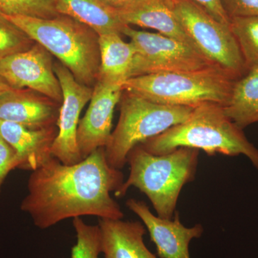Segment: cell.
<instances>
[{"label": "cell", "instance_id": "obj_1", "mask_svg": "<svg viewBox=\"0 0 258 258\" xmlns=\"http://www.w3.org/2000/svg\"><path fill=\"white\" fill-rule=\"evenodd\" d=\"M123 182V173L108 164L105 147L72 165L52 157L32 171L20 209L41 230L83 216L122 220L123 212L111 194Z\"/></svg>", "mask_w": 258, "mask_h": 258}, {"label": "cell", "instance_id": "obj_2", "mask_svg": "<svg viewBox=\"0 0 258 258\" xmlns=\"http://www.w3.org/2000/svg\"><path fill=\"white\" fill-rule=\"evenodd\" d=\"M139 145L156 155L180 147L203 150L209 156L244 155L258 170V149L244 135L243 129L225 114L223 107L215 103L196 107L184 122Z\"/></svg>", "mask_w": 258, "mask_h": 258}, {"label": "cell", "instance_id": "obj_3", "mask_svg": "<svg viewBox=\"0 0 258 258\" xmlns=\"http://www.w3.org/2000/svg\"><path fill=\"white\" fill-rule=\"evenodd\" d=\"M199 153L198 149L180 147L156 155L137 146L127 157L130 169L128 179L115 196L123 198L129 188L134 186L150 200L158 217L171 220L181 189L195 179Z\"/></svg>", "mask_w": 258, "mask_h": 258}, {"label": "cell", "instance_id": "obj_4", "mask_svg": "<svg viewBox=\"0 0 258 258\" xmlns=\"http://www.w3.org/2000/svg\"><path fill=\"white\" fill-rule=\"evenodd\" d=\"M5 17L55 55L79 82L88 86L96 84L100 49L98 35L92 29L64 15L50 19Z\"/></svg>", "mask_w": 258, "mask_h": 258}, {"label": "cell", "instance_id": "obj_5", "mask_svg": "<svg viewBox=\"0 0 258 258\" xmlns=\"http://www.w3.org/2000/svg\"><path fill=\"white\" fill-rule=\"evenodd\" d=\"M236 81L222 70L210 67L137 76L125 81L122 88L126 92L169 106L196 108L215 103L224 106Z\"/></svg>", "mask_w": 258, "mask_h": 258}, {"label": "cell", "instance_id": "obj_6", "mask_svg": "<svg viewBox=\"0 0 258 258\" xmlns=\"http://www.w3.org/2000/svg\"><path fill=\"white\" fill-rule=\"evenodd\" d=\"M120 101L119 119L105 147L108 164L119 170L134 147L182 123L195 108L161 104L124 91Z\"/></svg>", "mask_w": 258, "mask_h": 258}, {"label": "cell", "instance_id": "obj_7", "mask_svg": "<svg viewBox=\"0 0 258 258\" xmlns=\"http://www.w3.org/2000/svg\"><path fill=\"white\" fill-rule=\"evenodd\" d=\"M180 25L197 50L215 67L238 80L248 69L230 26L191 0H171Z\"/></svg>", "mask_w": 258, "mask_h": 258}, {"label": "cell", "instance_id": "obj_8", "mask_svg": "<svg viewBox=\"0 0 258 258\" xmlns=\"http://www.w3.org/2000/svg\"><path fill=\"white\" fill-rule=\"evenodd\" d=\"M121 34L130 39L135 49L129 79L158 73L215 67L192 47L159 32L142 31L125 25Z\"/></svg>", "mask_w": 258, "mask_h": 258}, {"label": "cell", "instance_id": "obj_9", "mask_svg": "<svg viewBox=\"0 0 258 258\" xmlns=\"http://www.w3.org/2000/svg\"><path fill=\"white\" fill-rule=\"evenodd\" d=\"M54 71L62 89V101L57 121L58 131L51 154L63 164L72 165L83 160L78 146V128L80 115L91 101L93 88L79 82L62 63L54 64Z\"/></svg>", "mask_w": 258, "mask_h": 258}, {"label": "cell", "instance_id": "obj_10", "mask_svg": "<svg viewBox=\"0 0 258 258\" xmlns=\"http://www.w3.org/2000/svg\"><path fill=\"white\" fill-rule=\"evenodd\" d=\"M0 74L15 89L28 88L62 103V89L50 52L40 44L0 61Z\"/></svg>", "mask_w": 258, "mask_h": 258}, {"label": "cell", "instance_id": "obj_11", "mask_svg": "<svg viewBox=\"0 0 258 258\" xmlns=\"http://www.w3.org/2000/svg\"><path fill=\"white\" fill-rule=\"evenodd\" d=\"M121 85L97 81L87 111L80 120L78 146L83 159L98 148L106 147L111 135L113 112L120 101Z\"/></svg>", "mask_w": 258, "mask_h": 258}, {"label": "cell", "instance_id": "obj_12", "mask_svg": "<svg viewBox=\"0 0 258 258\" xmlns=\"http://www.w3.org/2000/svg\"><path fill=\"white\" fill-rule=\"evenodd\" d=\"M125 205L142 220L151 240L155 244L159 257L191 258L190 242L203 235L204 228L201 224L185 227L180 220L179 212H175L171 220L161 218L150 211L147 203L136 199H129Z\"/></svg>", "mask_w": 258, "mask_h": 258}, {"label": "cell", "instance_id": "obj_13", "mask_svg": "<svg viewBox=\"0 0 258 258\" xmlns=\"http://www.w3.org/2000/svg\"><path fill=\"white\" fill-rule=\"evenodd\" d=\"M57 132L54 127L32 129L0 120V137L16 154L18 168L33 171L52 157L51 148Z\"/></svg>", "mask_w": 258, "mask_h": 258}, {"label": "cell", "instance_id": "obj_14", "mask_svg": "<svg viewBox=\"0 0 258 258\" xmlns=\"http://www.w3.org/2000/svg\"><path fill=\"white\" fill-rule=\"evenodd\" d=\"M116 10L125 25L154 29L198 51L180 25L171 0H135Z\"/></svg>", "mask_w": 258, "mask_h": 258}, {"label": "cell", "instance_id": "obj_15", "mask_svg": "<svg viewBox=\"0 0 258 258\" xmlns=\"http://www.w3.org/2000/svg\"><path fill=\"white\" fill-rule=\"evenodd\" d=\"M55 105L23 89L0 95V120L13 122L32 129L54 127L58 116Z\"/></svg>", "mask_w": 258, "mask_h": 258}, {"label": "cell", "instance_id": "obj_16", "mask_svg": "<svg viewBox=\"0 0 258 258\" xmlns=\"http://www.w3.org/2000/svg\"><path fill=\"white\" fill-rule=\"evenodd\" d=\"M104 258H157L147 248V228L140 222L99 219Z\"/></svg>", "mask_w": 258, "mask_h": 258}, {"label": "cell", "instance_id": "obj_17", "mask_svg": "<svg viewBox=\"0 0 258 258\" xmlns=\"http://www.w3.org/2000/svg\"><path fill=\"white\" fill-rule=\"evenodd\" d=\"M100 68L97 81L121 85L130 78L135 49L116 32L98 35Z\"/></svg>", "mask_w": 258, "mask_h": 258}, {"label": "cell", "instance_id": "obj_18", "mask_svg": "<svg viewBox=\"0 0 258 258\" xmlns=\"http://www.w3.org/2000/svg\"><path fill=\"white\" fill-rule=\"evenodd\" d=\"M60 15H67L89 27L98 35L116 32L121 34L125 26L116 8L104 0H55Z\"/></svg>", "mask_w": 258, "mask_h": 258}, {"label": "cell", "instance_id": "obj_19", "mask_svg": "<svg viewBox=\"0 0 258 258\" xmlns=\"http://www.w3.org/2000/svg\"><path fill=\"white\" fill-rule=\"evenodd\" d=\"M222 107L240 128L258 123V67L251 68L235 81L228 101Z\"/></svg>", "mask_w": 258, "mask_h": 258}, {"label": "cell", "instance_id": "obj_20", "mask_svg": "<svg viewBox=\"0 0 258 258\" xmlns=\"http://www.w3.org/2000/svg\"><path fill=\"white\" fill-rule=\"evenodd\" d=\"M230 28L247 69L258 67V17L231 18Z\"/></svg>", "mask_w": 258, "mask_h": 258}, {"label": "cell", "instance_id": "obj_21", "mask_svg": "<svg viewBox=\"0 0 258 258\" xmlns=\"http://www.w3.org/2000/svg\"><path fill=\"white\" fill-rule=\"evenodd\" d=\"M0 13L8 16L43 19L60 15L55 0H0Z\"/></svg>", "mask_w": 258, "mask_h": 258}, {"label": "cell", "instance_id": "obj_22", "mask_svg": "<svg viewBox=\"0 0 258 258\" xmlns=\"http://www.w3.org/2000/svg\"><path fill=\"white\" fill-rule=\"evenodd\" d=\"M77 241L72 248V258H100L101 237L99 226L91 225L81 217L73 220Z\"/></svg>", "mask_w": 258, "mask_h": 258}, {"label": "cell", "instance_id": "obj_23", "mask_svg": "<svg viewBox=\"0 0 258 258\" xmlns=\"http://www.w3.org/2000/svg\"><path fill=\"white\" fill-rule=\"evenodd\" d=\"M35 42L0 13V61L30 49Z\"/></svg>", "mask_w": 258, "mask_h": 258}, {"label": "cell", "instance_id": "obj_24", "mask_svg": "<svg viewBox=\"0 0 258 258\" xmlns=\"http://www.w3.org/2000/svg\"><path fill=\"white\" fill-rule=\"evenodd\" d=\"M221 3L230 20L258 17V0H221Z\"/></svg>", "mask_w": 258, "mask_h": 258}, {"label": "cell", "instance_id": "obj_25", "mask_svg": "<svg viewBox=\"0 0 258 258\" xmlns=\"http://www.w3.org/2000/svg\"><path fill=\"white\" fill-rule=\"evenodd\" d=\"M17 168L18 160L15 151L0 137V193L7 176Z\"/></svg>", "mask_w": 258, "mask_h": 258}, {"label": "cell", "instance_id": "obj_26", "mask_svg": "<svg viewBox=\"0 0 258 258\" xmlns=\"http://www.w3.org/2000/svg\"><path fill=\"white\" fill-rule=\"evenodd\" d=\"M206 10L220 23L230 26V20L222 7L221 0H191Z\"/></svg>", "mask_w": 258, "mask_h": 258}, {"label": "cell", "instance_id": "obj_27", "mask_svg": "<svg viewBox=\"0 0 258 258\" xmlns=\"http://www.w3.org/2000/svg\"><path fill=\"white\" fill-rule=\"evenodd\" d=\"M15 88L12 87L10 83L8 82L0 74V95L4 94L5 93L10 92Z\"/></svg>", "mask_w": 258, "mask_h": 258}, {"label": "cell", "instance_id": "obj_28", "mask_svg": "<svg viewBox=\"0 0 258 258\" xmlns=\"http://www.w3.org/2000/svg\"><path fill=\"white\" fill-rule=\"evenodd\" d=\"M104 1L113 8L118 9V8H122L129 3L135 1V0H104Z\"/></svg>", "mask_w": 258, "mask_h": 258}]
</instances>
